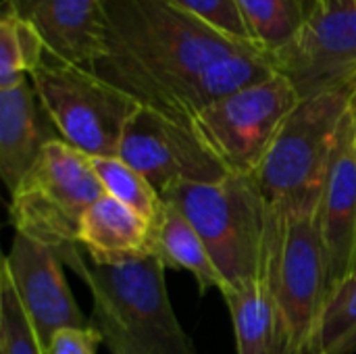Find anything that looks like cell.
I'll list each match as a JSON object with an SVG mask.
<instances>
[{
	"instance_id": "1",
	"label": "cell",
	"mask_w": 356,
	"mask_h": 354,
	"mask_svg": "<svg viewBox=\"0 0 356 354\" xmlns=\"http://www.w3.org/2000/svg\"><path fill=\"white\" fill-rule=\"evenodd\" d=\"M250 48L259 46L215 31L169 0H104V42L92 71L167 115L198 71Z\"/></svg>"
},
{
	"instance_id": "2",
	"label": "cell",
	"mask_w": 356,
	"mask_h": 354,
	"mask_svg": "<svg viewBox=\"0 0 356 354\" xmlns=\"http://www.w3.org/2000/svg\"><path fill=\"white\" fill-rule=\"evenodd\" d=\"M83 248L65 252L92 294L90 325L111 354H198L181 328L165 282V263L150 255L100 265L83 259Z\"/></svg>"
},
{
	"instance_id": "3",
	"label": "cell",
	"mask_w": 356,
	"mask_h": 354,
	"mask_svg": "<svg viewBox=\"0 0 356 354\" xmlns=\"http://www.w3.org/2000/svg\"><path fill=\"white\" fill-rule=\"evenodd\" d=\"M161 198L194 225L225 282L223 290L269 284L271 223L254 177L229 173L217 184L177 182Z\"/></svg>"
},
{
	"instance_id": "4",
	"label": "cell",
	"mask_w": 356,
	"mask_h": 354,
	"mask_svg": "<svg viewBox=\"0 0 356 354\" xmlns=\"http://www.w3.org/2000/svg\"><path fill=\"white\" fill-rule=\"evenodd\" d=\"M353 86L302 98L284 121L254 179L271 225L317 207L340 123L350 108Z\"/></svg>"
},
{
	"instance_id": "5",
	"label": "cell",
	"mask_w": 356,
	"mask_h": 354,
	"mask_svg": "<svg viewBox=\"0 0 356 354\" xmlns=\"http://www.w3.org/2000/svg\"><path fill=\"white\" fill-rule=\"evenodd\" d=\"M104 196L90 156L60 138L48 142L10 194L8 217L15 234L65 252L79 248V225L86 211Z\"/></svg>"
},
{
	"instance_id": "6",
	"label": "cell",
	"mask_w": 356,
	"mask_h": 354,
	"mask_svg": "<svg viewBox=\"0 0 356 354\" xmlns=\"http://www.w3.org/2000/svg\"><path fill=\"white\" fill-rule=\"evenodd\" d=\"M60 140L88 156H117L140 104L94 71L46 54L29 75Z\"/></svg>"
},
{
	"instance_id": "7",
	"label": "cell",
	"mask_w": 356,
	"mask_h": 354,
	"mask_svg": "<svg viewBox=\"0 0 356 354\" xmlns=\"http://www.w3.org/2000/svg\"><path fill=\"white\" fill-rule=\"evenodd\" d=\"M300 100L292 81L273 73L265 81L211 104L190 125L232 175L254 177L284 121Z\"/></svg>"
},
{
	"instance_id": "8",
	"label": "cell",
	"mask_w": 356,
	"mask_h": 354,
	"mask_svg": "<svg viewBox=\"0 0 356 354\" xmlns=\"http://www.w3.org/2000/svg\"><path fill=\"white\" fill-rule=\"evenodd\" d=\"M317 215L319 204L286 217L269 263L286 354H307L325 303V252Z\"/></svg>"
},
{
	"instance_id": "9",
	"label": "cell",
	"mask_w": 356,
	"mask_h": 354,
	"mask_svg": "<svg viewBox=\"0 0 356 354\" xmlns=\"http://www.w3.org/2000/svg\"><path fill=\"white\" fill-rule=\"evenodd\" d=\"M271 61L300 98L350 88L356 79V0H319L309 21Z\"/></svg>"
},
{
	"instance_id": "10",
	"label": "cell",
	"mask_w": 356,
	"mask_h": 354,
	"mask_svg": "<svg viewBox=\"0 0 356 354\" xmlns=\"http://www.w3.org/2000/svg\"><path fill=\"white\" fill-rule=\"evenodd\" d=\"M117 156L163 194L177 182L217 184L229 175L192 125L140 106L129 119Z\"/></svg>"
},
{
	"instance_id": "11",
	"label": "cell",
	"mask_w": 356,
	"mask_h": 354,
	"mask_svg": "<svg viewBox=\"0 0 356 354\" xmlns=\"http://www.w3.org/2000/svg\"><path fill=\"white\" fill-rule=\"evenodd\" d=\"M63 265L56 248L15 234L0 269L21 300L44 351L56 332L90 325L73 298Z\"/></svg>"
},
{
	"instance_id": "12",
	"label": "cell",
	"mask_w": 356,
	"mask_h": 354,
	"mask_svg": "<svg viewBox=\"0 0 356 354\" xmlns=\"http://www.w3.org/2000/svg\"><path fill=\"white\" fill-rule=\"evenodd\" d=\"M317 221L325 252L327 300L356 273V108L353 102L338 129Z\"/></svg>"
},
{
	"instance_id": "13",
	"label": "cell",
	"mask_w": 356,
	"mask_h": 354,
	"mask_svg": "<svg viewBox=\"0 0 356 354\" xmlns=\"http://www.w3.org/2000/svg\"><path fill=\"white\" fill-rule=\"evenodd\" d=\"M42 38L52 58L94 67L104 42V0H4Z\"/></svg>"
},
{
	"instance_id": "14",
	"label": "cell",
	"mask_w": 356,
	"mask_h": 354,
	"mask_svg": "<svg viewBox=\"0 0 356 354\" xmlns=\"http://www.w3.org/2000/svg\"><path fill=\"white\" fill-rule=\"evenodd\" d=\"M54 127L33 90L31 79L0 90V175L13 194L52 142Z\"/></svg>"
},
{
	"instance_id": "15",
	"label": "cell",
	"mask_w": 356,
	"mask_h": 354,
	"mask_svg": "<svg viewBox=\"0 0 356 354\" xmlns=\"http://www.w3.org/2000/svg\"><path fill=\"white\" fill-rule=\"evenodd\" d=\"M79 246L92 263L111 265L152 255V223L104 194L83 215L79 225Z\"/></svg>"
},
{
	"instance_id": "16",
	"label": "cell",
	"mask_w": 356,
	"mask_h": 354,
	"mask_svg": "<svg viewBox=\"0 0 356 354\" xmlns=\"http://www.w3.org/2000/svg\"><path fill=\"white\" fill-rule=\"evenodd\" d=\"M232 315L238 354H286L275 296L267 282H250L221 292Z\"/></svg>"
},
{
	"instance_id": "17",
	"label": "cell",
	"mask_w": 356,
	"mask_h": 354,
	"mask_svg": "<svg viewBox=\"0 0 356 354\" xmlns=\"http://www.w3.org/2000/svg\"><path fill=\"white\" fill-rule=\"evenodd\" d=\"M152 255L159 257L165 267L190 271L202 290L217 288L221 292L225 288V282L198 232L169 202L163 204L159 219L152 223Z\"/></svg>"
},
{
	"instance_id": "18",
	"label": "cell",
	"mask_w": 356,
	"mask_h": 354,
	"mask_svg": "<svg viewBox=\"0 0 356 354\" xmlns=\"http://www.w3.org/2000/svg\"><path fill=\"white\" fill-rule=\"evenodd\" d=\"M252 42L273 54L309 21L319 0H238Z\"/></svg>"
},
{
	"instance_id": "19",
	"label": "cell",
	"mask_w": 356,
	"mask_h": 354,
	"mask_svg": "<svg viewBox=\"0 0 356 354\" xmlns=\"http://www.w3.org/2000/svg\"><path fill=\"white\" fill-rule=\"evenodd\" d=\"M46 54L40 33L4 4L0 19V90L27 79Z\"/></svg>"
},
{
	"instance_id": "20",
	"label": "cell",
	"mask_w": 356,
	"mask_h": 354,
	"mask_svg": "<svg viewBox=\"0 0 356 354\" xmlns=\"http://www.w3.org/2000/svg\"><path fill=\"white\" fill-rule=\"evenodd\" d=\"M356 348V273L323 305L307 354H348Z\"/></svg>"
},
{
	"instance_id": "21",
	"label": "cell",
	"mask_w": 356,
	"mask_h": 354,
	"mask_svg": "<svg viewBox=\"0 0 356 354\" xmlns=\"http://www.w3.org/2000/svg\"><path fill=\"white\" fill-rule=\"evenodd\" d=\"M90 165L100 179L104 194L131 207L150 223L159 219L165 202L161 194L150 186V182L131 165H127L119 156H90Z\"/></svg>"
},
{
	"instance_id": "22",
	"label": "cell",
	"mask_w": 356,
	"mask_h": 354,
	"mask_svg": "<svg viewBox=\"0 0 356 354\" xmlns=\"http://www.w3.org/2000/svg\"><path fill=\"white\" fill-rule=\"evenodd\" d=\"M0 354H46L21 300L0 275Z\"/></svg>"
},
{
	"instance_id": "23",
	"label": "cell",
	"mask_w": 356,
	"mask_h": 354,
	"mask_svg": "<svg viewBox=\"0 0 356 354\" xmlns=\"http://www.w3.org/2000/svg\"><path fill=\"white\" fill-rule=\"evenodd\" d=\"M169 2L184 8L204 25L213 27L215 31L227 38L254 44L238 0H169Z\"/></svg>"
},
{
	"instance_id": "24",
	"label": "cell",
	"mask_w": 356,
	"mask_h": 354,
	"mask_svg": "<svg viewBox=\"0 0 356 354\" xmlns=\"http://www.w3.org/2000/svg\"><path fill=\"white\" fill-rule=\"evenodd\" d=\"M98 344H102V338L92 325L67 328L54 334L46 354H96Z\"/></svg>"
},
{
	"instance_id": "25",
	"label": "cell",
	"mask_w": 356,
	"mask_h": 354,
	"mask_svg": "<svg viewBox=\"0 0 356 354\" xmlns=\"http://www.w3.org/2000/svg\"><path fill=\"white\" fill-rule=\"evenodd\" d=\"M353 106L356 108V79L353 81Z\"/></svg>"
}]
</instances>
